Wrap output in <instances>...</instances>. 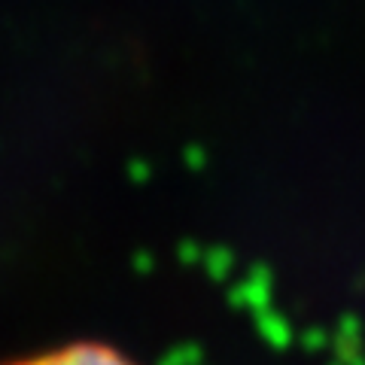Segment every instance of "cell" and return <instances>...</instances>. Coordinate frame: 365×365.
Segmentation results:
<instances>
[{"label":"cell","mask_w":365,"mask_h":365,"mask_svg":"<svg viewBox=\"0 0 365 365\" xmlns=\"http://www.w3.org/2000/svg\"><path fill=\"white\" fill-rule=\"evenodd\" d=\"M0 365H146L125 347L104 338H64L55 344L21 350Z\"/></svg>","instance_id":"6da1fadb"}]
</instances>
